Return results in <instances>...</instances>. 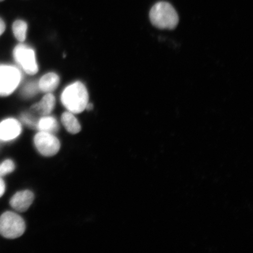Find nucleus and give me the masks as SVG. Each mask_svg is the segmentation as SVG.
<instances>
[{"label": "nucleus", "mask_w": 253, "mask_h": 253, "mask_svg": "<svg viewBox=\"0 0 253 253\" xmlns=\"http://www.w3.org/2000/svg\"><path fill=\"white\" fill-rule=\"evenodd\" d=\"M151 23L160 29L172 30L178 24V15L169 3L159 2L152 7L150 12Z\"/></svg>", "instance_id": "nucleus-2"}, {"label": "nucleus", "mask_w": 253, "mask_h": 253, "mask_svg": "<svg viewBox=\"0 0 253 253\" xmlns=\"http://www.w3.org/2000/svg\"><path fill=\"white\" fill-rule=\"evenodd\" d=\"M14 58L28 74L34 75L39 71L33 49L24 45H19L14 51Z\"/></svg>", "instance_id": "nucleus-6"}, {"label": "nucleus", "mask_w": 253, "mask_h": 253, "mask_svg": "<svg viewBox=\"0 0 253 253\" xmlns=\"http://www.w3.org/2000/svg\"><path fill=\"white\" fill-rule=\"evenodd\" d=\"M34 195L29 190L18 192L12 197L9 204L14 210L24 212L33 203Z\"/></svg>", "instance_id": "nucleus-8"}, {"label": "nucleus", "mask_w": 253, "mask_h": 253, "mask_svg": "<svg viewBox=\"0 0 253 253\" xmlns=\"http://www.w3.org/2000/svg\"><path fill=\"white\" fill-rule=\"evenodd\" d=\"M15 164L11 160H7L0 164V177L4 176L14 171Z\"/></svg>", "instance_id": "nucleus-15"}, {"label": "nucleus", "mask_w": 253, "mask_h": 253, "mask_svg": "<svg viewBox=\"0 0 253 253\" xmlns=\"http://www.w3.org/2000/svg\"><path fill=\"white\" fill-rule=\"evenodd\" d=\"M5 30V25L4 22L2 20L1 18H0V36L4 33Z\"/></svg>", "instance_id": "nucleus-18"}, {"label": "nucleus", "mask_w": 253, "mask_h": 253, "mask_svg": "<svg viewBox=\"0 0 253 253\" xmlns=\"http://www.w3.org/2000/svg\"><path fill=\"white\" fill-rule=\"evenodd\" d=\"M27 24L25 21L17 20L12 25V30L16 39L20 42H24L26 39Z\"/></svg>", "instance_id": "nucleus-13"}, {"label": "nucleus", "mask_w": 253, "mask_h": 253, "mask_svg": "<svg viewBox=\"0 0 253 253\" xmlns=\"http://www.w3.org/2000/svg\"><path fill=\"white\" fill-rule=\"evenodd\" d=\"M4 1V0H0V2Z\"/></svg>", "instance_id": "nucleus-20"}, {"label": "nucleus", "mask_w": 253, "mask_h": 253, "mask_svg": "<svg viewBox=\"0 0 253 253\" xmlns=\"http://www.w3.org/2000/svg\"><path fill=\"white\" fill-rule=\"evenodd\" d=\"M37 128L40 131L54 134L58 131L59 125L57 120L53 117L44 116L38 121Z\"/></svg>", "instance_id": "nucleus-11"}, {"label": "nucleus", "mask_w": 253, "mask_h": 253, "mask_svg": "<svg viewBox=\"0 0 253 253\" xmlns=\"http://www.w3.org/2000/svg\"><path fill=\"white\" fill-rule=\"evenodd\" d=\"M39 85L35 83H31L25 86L23 90V94L25 97H30L34 96L39 90Z\"/></svg>", "instance_id": "nucleus-16"}, {"label": "nucleus", "mask_w": 253, "mask_h": 253, "mask_svg": "<svg viewBox=\"0 0 253 253\" xmlns=\"http://www.w3.org/2000/svg\"><path fill=\"white\" fill-rule=\"evenodd\" d=\"M63 126L69 132L72 134L78 133L81 131V126L74 114L70 112L63 113L61 118Z\"/></svg>", "instance_id": "nucleus-12"}, {"label": "nucleus", "mask_w": 253, "mask_h": 253, "mask_svg": "<svg viewBox=\"0 0 253 253\" xmlns=\"http://www.w3.org/2000/svg\"><path fill=\"white\" fill-rule=\"evenodd\" d=\"M5 191V182L0 177V198L4 195Z\"/></svg>", "instance_id": "nucleus-17"}, {"label": "nucleus", "mask_w": 253, "mask_h": 253, "mask_svg": "<svg viewBox=\"0 0 253 253\" xmlns=\"http://www.w3.org/2000/svg\"><path fill=\"white\" fill-rule=\"evenodd\" d=\"M21 74L10 66H0V95L6 96L13 92L20 84Z\"/></svg>", "instance_id": "nucleus-5"}, {"label": "nucleus", "mask_w": 253, "mask_h": 253, "mask_svg": "<svg viewBox=\"0 0 253 253\" xmlns=\"http://www.w3.org/2000/svg\"><path fill=\"white\" fill-rule=\"evenodd\" d=\"M26 226L20 215L6 211L0 217V235L7 239H14L23 235Z\"/></svg>", "instance_id": "nucleus-3"}, {"label": "nucleus", "mask_w": 253, "mask_h": 253, "mask_svg": "<svg viewBox=\"0 0 253 253\" xmlns=\"http://www.w3.org/2000/svg\"><path fill=\"white\" fill-rule=\"evenodd\" d=\"M22 122L27 126L32 128H37L38 120L36 116L33 115V113H23L21 116Z\"/></svg>", "instance_id": "nucleus-14"}, {"label": "nucleus", "mask_w": 253, "mask_h": 253, "mask_svg": "<svg viewBox=\"0 0 253 253\" xmlns=\"http://www.w3.org/2000/svg\"><path fill=\"white\" fill-rule=\"evenodd\" d=\"M86 109H87L88 110H90L93 109V105L91 104L88 103L87 104Z\"/></svg>", "instance_id": "nucleus-19"}, {"label": "nucleus", "mask_w": 253, "mask_h": 253, "mask_svg": "<svg viewBox=\"0 0 253 253\" xmlns=\"http://www.w3.org/2000/svg\"><path fill=\"white\" fill-rule=\"evenodd\" d=\"M22 131L20 123L14 119H8L0 123V139L10 141L18 137Z\"/></svg>", "instance_id": "nucleus-7"}, {"label": "nucleus", "mask_w": 253, "mask_h": 253, "mask_svg": "<svg viewBox=\"0 0 253 253\" xmlns=\"http://www.w3.org/2000/svg\"><path fill=\"white\" fill-rule=\"evenodd\" d=\"M55 105V98L53 94L48 93L44 96L39 103H38L33 107V112L37 113L39 115L44 116L49 115L54 109Z\"/></svg>", "instance_id": "nucleus-9"}, {"label": "nucleus", "mask_w": 253, "mask_h": 253, "mask_svg": "<svg viewBox=\"0 0 253 253\" xmlns=\"http://www.w3.org/2000/svg\"><path fill=\"white\" fill-rule=\"evenodd\" d=\"M88 96L86 87L80 82L69 85L63 91L61 101L69 112L78 114L86 109Z\"/></svg>", "instance_id": "nucleus-1"}, {"label": "nucleus", "mask_w": 253, "mask_h": 253, "mask_svg": "<svg viewBox=\"0 0 253 253\" xmlns=\"http://www.w3.org/2000/svg\"><path fill=\"white\" fill-rule=\"evenodd\" d=\"M59 81L58 75L54 73H49L41 78L39 82V87L43 92H51L58 87Z\"/></svg>", "instance_id": "nucleus-10"}, {"label": "nucleus", "mask_w": 253, "mask_h": 253, "mask_svg": "<svg viewBox=\"0 0 253 253\" xmlns=\"http://www.w3.org/2000/svg\"><path fill=\"white\" fill-rule=\"evenodd\" d=\"M34 144L39 153L45 157L55 156L61 148L58 138L53 134L40 131L35 136Z\"/></svg>", "instance_id": "nucleus-4"}]
</instances>
